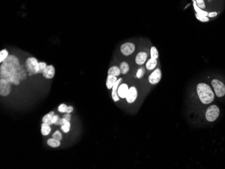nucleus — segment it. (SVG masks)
I'll list each match as a JSON object with an SVG mask.
<instances>
[{"instance_id": "nucleus-15", "label": "nucleus", "mask_w": 225, "mask_h": 169, "mask_svg": "<svg viewBox=\"0 0 225 169\" xmlns=\"http://www.w3.org/2000/svg\"><path fill=\"white\" fill-rule=\"evenodd\" d=\"M156 66H157V60L155 59H152V58H150L146 64V69L149 71L153 70V69H155Z\"/></svg>"}, {"instance_id": "nucleus-6", "label": "nucleus", "mask_w": 225, "mask_h": 169, "mask_svg": "<svg viewBox=\"0 0 225 169\" xmlns=\"http://www.w3.org/2000/svg\"><path fill=\"white\" fill-rule=\"evenodd\" d=\"M12 84L5 79H0V95L8 96L11 92Z\"/></svg>"}, {"instance_id": "nucleus-38", "label": "nucleus", "mask_w": 225, "mask_h": 169, "mask_svg": "<svg viewBox=\"0 0 225 169\" xmlns=\"http://www.w3.org/2000/svg\"><path fill=\"white\" fill-rule=\"evenodd\" d=\"M208 1H212V0H208Z\"/></svg>"}, {"instance_id": "nucleus-1", "label": "nucleus", "mask_w": 225, "mask_h": 169, "mask_svg": "<svg viewBox=\"0 0 225 169\" xmlns=\"http://www.w3.org/2000/svg\"><path fill=\"white\" fill-rule=\"evenodd\" d=\"M20 64L15 55H9L0 67V78L7 79L12 84L18 86L20 84L19 69Z\"/></svg>"}, {"instance_id": "nucleus-7", "label": "nucleus", "mask_w": 225, "mask_h": 169, "mask_svg": "<svg viewBox=\"0 0 225 169\" xmlns=\"http://www.w3.org/2000/svg\"><path fill=\"white\" fill-rule=\"evenodd\" d=\"M135 49V45L134 43L130 42L123 43L120 47L121 53H122L124 56H130V55H131L132 53H134Z\"/></svg>"}, {"instance_id": "nucleus-24", "label": "nucleus", "mask_w": 225, "mask_h": 169, "mask_svg": "<svg viewBox=\"0 0 225 169\" xmlns=\"http://www.w3.org/2000/svg\"><path fill=\"white\" fill-rule=\"evenodd\" d=\"M158 51L155 47H152L150 49V58L157 59L158 58Z\"/></svg>"}, {"instance_id": "nucleus-19", "label": "nucleus", "mask_w": 225, "mask_h": 169, "mask_svg": "<svg viewBox=\"0 0 225 169\" xmlns=\"http://www.w3.org/2000/svg\"><path fill=\"white\" fill-rule=\"evenodd\" d=\"M47 144L48 146L51 147V148H59V147L60 146V145H61V142H60V141L57 140V139H54L52 137V138H50L48 139L47 142Z\"/></svg>"}, {"instance_id": "nucleus-21", "label": "nucleus", "mask_w": 225, "mask_h": 169, "mask_svg": "<svg viewBox=\"0 0 225 169\" xmlns=\"http://www.w3.org/2000/svg\"><path fill=\"white\" fill-rule=\"evenodd\" d=\"M193 8H194V9H195V11L196 12V14H200V15H202V16H208V13L206 11H204V9H201L200 8H199V7L198 6V5L196 4V2L195 1L193 2Z\"/></svg>"}, {"instance_id": "nucleus-33", "label": "nucleus", "mask_w": 225, "mask_h": 169, "mask_svg": "<svg viewBox=\"0 0 225 169\" xmlns=\"http://www.w3.org/2000/svg\"><path fill=\"white\" fill-rule=\"evenodd\" d=\"M218 15V13L216 12H211L208 13V17H210V18H214V17H216Z\"/></svg>"}, {"instance_id": "nucleus-18", "label": "nucleus", "mask_w": 225, "mask_h": 169, "mask_svg": "<svg viewBox=\"0 0 225 169\" xmlns=\"http://www.w3.org/2000/svg\"><path fill=\"white\" fill-rule=\"evenodd\" d=\"M107 73H108V75H111V76L117 77V76H119V75L122 74V72H121L119 67L112 66L109 69Z\"/></svg>"}, {"instance_id": "nucleus-23", "label": "nucleus", "mask_w": 225, "mask_h": 169, "mask_svg": "<svg viewBox=\"0 0 225 169\" xmlns=\"http://www.w3.org/2000/svg\"><path fill=\"white\" fill-rule=\"evenodd\" d=\"M9 55L8 50L6 49H2L1 51H0V63L2 64V63L9 57Z\"/></svg>"}, {"instance_id": "nucleus-8", "label": "nucleus", "mask_w": 225, "mask_h": 169, "mask_svg": "<svg viewBox=\"0 0 225 169\" xmlns=\"http://www.w3.org/2000/svg\"><path fill=\"white\" fill-rule=\"evenodd\" d=\"M162 78V73L160 69H156L148 77V81L151 84H158Z\"/></svg>"}, {"instance_id": "nucleus-11", "label": "nucleus", "mask_w": 225, "mask_h": 169, "mask_svg": "<svg viewBox=\"0 0 225 169\" xmlns=\"http://www.w3.org/2000/svg\"><path fill=\"white\" fill-rule=\"evenodd\" d=\"M122 80L123 79L122 78L118 79L117 81L116 82L115 84H114V86H113V87L112 88V94H111V95H112L113 100H114L115 102H117V101H119L120 99V97L119 96V95H118V88H119V86L120 85L121 82H122Z\"/></svg>"}, {"instance_id": "nucleus-3", "label": "nucleus", "mask_w": 225, "mask_h": 169, "mask_svg": "<svg viewBox=\"0 0 225 169\" xmlns=\"http://www.w3.org/2000/svg\"><path fill=\"white\" fill-rule=\"evenodd\" d=\"M25 67L27 71L28 76H32L34 75L38 74V67H39V62L37 58L34 57H30L26 59L25 61Z\"/></svg>"}, {"instance_id": "nucleus-30", "label": "nucleus", "mask_w": 225, "mask_h": 169, "mask_svg": "<svg viewBox=\"0 0 225 169\" xmlns=\"http://www.w3.org/2000/svg\"><path fill=\"white\" fill-rule=\"evenodd\" d=\"M67 108V106L66 105V104L62 103V104H61V105H60L59 106V107H58L57 110H58V111H59V113H66Z\"/></svg>"}, {"instance_id": "nucleus-13", "label": "nucleus", "mask_w": 225, "mask_h": 169, "mask_svg": "<svg viewBox=\"0 0 225 169\" xmlns=\"http://www.w3.org/2000/svg\"><path fill=\"white\" fill-rule=\"evenodd\" d=\"M129 88L126 84H120L118 88V95L121 98H125L127 95Z\"/></svg>"}, {"instance_id": "nucleus-16", "label": "nucleus", "mask_w": 225, "mask_h": 169, "mask_svg": "<svg viewBox=\"0 0 225 169\" xmlns=\"http://www.w3.org/2000/svg\"><path fill=\"white\" fill-rule=\"evenodd\" d=\"M51 126L49 125L44 124V123H43V124H41V132L43 136H48V135L51 133Z\"/></svg>"}, {"instance_id": "nucleus-31", "label": "nucleus", "mask_w": 225, "mask_h": 169, "mask_svg": "<svg viewBox=\"0 0 225 169\" xmlns=\"http://www.w3.org/2000/svg\"><path fill=\"white\" fill-rule=\"evenodd\" d=\"M60 120H61V119H60L59 115H54L53 116V119H52L53 124H54L55 125H59Z\"/></svg>"}, {"instance_id": "nucleus-17", "label": "nucleus", "mask_w": 225, "mask_h": 169, "mask_svg": "<svg viewBox=\"0 0 225 169\" xmlns=\"http://www.w3.org/2000/svg\"><path fill=\"white\" fill-rule=\"evenodd\" d=\"M54 115H55V113L53 111L50 112L49 113H48V114L45 115L44 117L42 118V122L49 125H52L53 124V122H52L53 116Z\"/></svg>"}, {"instance_id": "nucleus-2", "label": "nucleus", "mask_w": 225, "mask_h": 169, "mask_svg": "<svg viewBox=\"0 0 225 169\" xmlns=\"http://www.w3.org/2000/svg\"><path fill=\"white\" fill-rule=\"evenodd\" d=\"M197 92L201 102L207 105L214 99V94L210 87L206 84L200 83L197 86Z\"/></svg>"}, {"instance_id": "nucleus-29", "label": "nucleus", "mask_w": 225, "mask_h": 169, "mask_svg": "<svg viewBox=\"0 0 225 169\" xmlns=\"http://www.w3.org/2000/svg\"><path fill=\"white\" fill-rule=\"evenodd\" d=\"M144 74H145V69L144 68V67H140V68L137 69V72L136 73V77L138 79H140L144 76Z\"/></svg>"}, {"instance_id": "nucleus-35", "label": "nucleus", "mask_w": 225, "mask_h": 169, "mask_svg": "<svg viewBox=\"0 0 225 169\" xmlns=\"http://www.w3.org/2000/svg\"><path fill=\"white\" fill-rule=\"evenodd\" d=\"M73 110H74L73 107H72V106H69V107H67V108L66 113H71L73 112Z\"/></svg>"}, {"instance_id": "nucleus-28", "label": "nucleus", "mask_w": 225, "mask_h": 169, "mask_svg": "<svg viewBox=\"0 0 225 169\" xmlns=\"http://www.w3.org/2000/svg\"><path fill=\"white\" fill-rule=\"evenodd\" d=\"M47 66V64L44 61L39 62V67H38V74H43L46 67Z\"/></svg>"}, {"instance_id": "nucleus-27", "label": "nucleus", "mask_w": 225, "mask_h": 169, "mask_svg": "<svg viewBox=\"0 0 225 169\" xmlns=\"http://www.w3.org/2000/svg\"><path fill=\"white\" fill-rule=\"evenodd\" d=\"M52 137L54 139H57V140L59 141H61L63 138L62 134H61V132H60L59 130H57V131H55L54 133H53L52 135Z\"/></svg>"}, {"instance_id": "nucleus-37", "label": "nucleus", "mask_w": 225, "mask_h": 169, "mask_svg": "<svg viewBox=\"0 0 225 169\" xmlns=\"http://www.w3.org/2000/svg\"><path fill=\"white\" fill-rule=\"evenodd\" d=\"M192 1L193 2V1H195V0H192Z\"/></svg>"}, {"instance_id": "nucleus-5", "label": "nucleus", "mask_w": 225, "mask_h": 169, "mask_svg": "<svg viewBox=\"0 0 225 169\" xmlns=\"http://www.w3.org/2000/svg\"><path fill=\"white\" fill-rule=\"evenodd\" d=\"M212 85L218 97H222L225 95V85L221 81L216 79H213Z\"/></svg>"}, {"instance_id": "nucleus-4", "label": "nucleus", "mask_w": 225, "mask_h": 169, "mask_svg": "<svg viewBox=\"0 0 225 169\" xmlns=\"http://www.w3.org/2000/svg\"><path fill=\"white\" fill-rule=\"evenodd\" d=\"M220 114L219 108L216 105H212L209 108H208L205 113V118L208 121L212 122L217 119Z\"/></svg>"}, {"instance_id": "nucleus-20", "label": "nucleus", "mask_w": 225, "mask_h": 169, "mask_svg": "<svg viewBox=\"0 0 225 169\" xmlns=\"http://www.w3.org/2000/svg\"><path fill=\"white\" fill-rule=\"evenodd\" d=\"M27 71L25 67V66L20 65V69H19V75H20V78L21 81H24L27 78Z\"/></svg>"}, {"instance_id": "nucleus-22", "label": "nucleus", "mask_w": 225, "mask_h": 169, "mask_svg": "<svg viewBox=\"0 0 225 169\" xmlns=\"http://www.w3.org/2000/svg\"><path fill=\"white\" fill-rule=\"evenodd\" d=\"M121 72L122 74H126L128 72L130 71V66L127 62L123 61L121 63L119 66Z\"/></svg>"}, {"instance_id": "nucleus-12", "label": "nucleus", "mask_w": 225, "mask_h": 169, "mask_svg": "<svg viewBox=\"0 0 225 169\" xmlns=\"http://www.w3.org/2000/svg\"><path fill=\"white\" fill-rule=\"evenodd\" d=\"M147 58L148 55L146 52H140L137 54L136 57H135V61L138 66H142V65H144L146 62Z\"/></svg>"}, {"instance_id": "nucleus-32", "label": "nucleus", "mask_w": 225, "mask_h": 169, "mask_svg": "<svg viewBox=\"0 0 225 169\" xmlns=\"http://www.w3.org/2000/svg\"><path fill=\"white\" fill-rule=\"evenodd\" d=\"M198 6L201 9H204L205 8V4L204 0H195Z\"/></svg>"}, {"instance_id": "nucleus-10", "label": "nucleus", "mask_w": 225, "mask_h": 169, "mask_svg": "<svg viewBox=\"0 0 225 169\" xmlns=\"http://www.w3.org/2000/svg\"><path fill=\"white\" fill-rule=\"evenodd\" d=\"M55 69L53 65H47L44 72H43V76L47 79H52L55 76Z\"/></svg>"}, {"instance_id": "nucleus-14", "label": "nucleus", "mask_w": 225, "mask_h": 169, "mask_svg": "<svg viewBox=\"0 0 225 169\" xmlns=\"http://www.w3.org/2000/svg\"><path fill=\"white\" fill-rule=\"evenodd\" d=\"M117 81V78L116 76H111V75H108L107 78L106 80V86L108 89H112L114 86L116 82Z\"/></svg>"}, {"instance_id": "nucleus-25", "label": "nucleus", "mask_w": 225, "mask_h": 169, "mask_svg": "<svg viewBox=\"0 0 225 169\" xmlns=\"http://www.w3.org/2000/svg\"><path fill=\"white\" fill-rule=\"evenodd\" d=\"M70 127H71L70 122L67 121L65 124L61 125V130L65 134H67L70 131Z\"/></svg>"}, {"instance_id": "nucleus-34", "label": "nucleus", "mask_w": 225, "mask_h": 169, "mask_svg": "<svg viewBox=\"0 0 225 169\" xmlns=\"http://www.w3.org/2000/svg\"><path fill=\"white\" fill-rule=\"evenodd\" d=\"M63 117L65 118L67 121H70V120H71V115H70V113H66V114L64 115Z\"/></svg>"}, {"instance_id": "nucleus-9", "label": "nucleus", "mask_w": 225, "mask_h": 169, "mask_svg": "<svg viewBox=\"0 0 225 169\" xmlns=\"http://www.w3.org/2000/svg\"><path fill=\"white\" fill-rule=\"evenodd\" d=\"M137 97V90L136 88L134 86L130 87V88H129V90H128L126 98H125L127 102L130 104L134 103L135 100H136Z\"/></svg>"}, {"instance_id": "nucleus-26", "label": "nucleus", "mask_w": 225, "mask_h": 169, "mask_svg": "<svg viewBox=\"0 0 225 169\" xmlns=\"http://www.w3.org/2000/svg\"><path fill=\"white\" fill-rule=\"evenodd\" d=\"M195 18H197V20L202 22H206L209 21V18L208 16H202L198 14H195Z\"/></svg>"}, {"instance_id": "nucleus-36", "label": "nucleus", "mask_w": 225, "mask_h": 169, "mask_svg": "<svg viewBox=\"0 0 225 169\" xmlns=\"http://www.w3.org/2000/svg\"><path fill=\"white\" fill-rule=\"evenodd\" d=\"M66 122H67V121L65 119V118L63 117L62 119H61V120H60V123H59V125H62L66 124Z\"/></svg>"}]
</instances>
